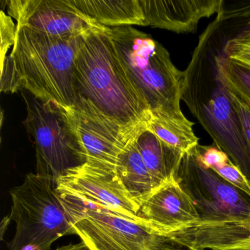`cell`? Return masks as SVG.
<instances>
[{
  "mask_svg": "<svg viewBox=\"0 0 250 250\" xmlns=\"http://www.w3.org/2000/svg\"><path fill=\"white\" fill-rule=\"evenodd\" d=\"M81 36L57 37L17 26L12 51L1 61V91L24 90L44 103L74 107Z\"/></svg>",
  "mask_w": 250,
  "mask_h": 250,
  "instance_id": "obj_3",
  "label": "cell"
},
{
  "mask_svg": "<svg viewBox=\"0 0 250 250\" xmlns=\"http://www.w3.org/2000/svg\"><path fill=\"white\" fill-rule=\"evenodd\" d=\"M17 35V25L12 18L6 16L4 11L0 15V53L1 61L8 56V50L14 46Z\"/></svg>",
  "mask_w": 250,
  "mask_h": 250,
  "instance_id": "obj_23",
  "label": "cell"
},
{
  "mask_svg": "<svg viewBox=\"0 0 250 250\" xmlns=\"http://www.w3.org/2000/svg\"><path fill=\"white\" fill-rule=\"evenodd\" d=\"M108 28L120 60L150 113L185 117L181 109L183 71L175 66L168 51L134 27Z\"/></svg>",
  "mask_w": 250,
  "mask_h": 250,
  "instance_id": "obj_4",
  "label": "cell"
},
{
  "mask_svg": "<svg viewBox=\"0 0 250 250\" xmlns=\"http://www.w3.org/2000/svg\"><path fill=\"white\" fill-rule=\"evenodd\" d=\"M138 216L164 236L200 222L194 203L177 180L165 183L151 194L140 206Z\"/></svg>",
  "mask_w": 250,
  "mask_h": 250,
  "instance_id": "obj_12",
  "label": "cell"
},
{
  "mask_svg": "<svg viewBox=\"0 0 250 250\" xmlns=\"http://www.w3.org/2000/svg\"><path fill=\"white\" fill-rule=\"evenodd\" d=\"M136 145L148 170L162 184L176 180L177 172L185 153L171 147L146 128L140 131Z\"/></svg>",
  "mask_w": 250,
  "mask_h": 250,
  "instance_id": "obj_16",
  "label": "cell"
},
{
  "mask_svg": "<svg viewBox=\"0 0 250 250\" xmlns=\"http://www.w3.org/2000/svg\"><path fill=\"white\" fill-rule=\"evenodd\" d=\"M194 124L186 117L175 118L159 113H150L147 128L164 143L184 152L191 150L199 144L193 131Z\"/></svg>",
  "mask_w": 250,
  "mask_h": 250,
  "instance_id": "obj_18",
  "label": "cell"
},
{
  "mask_svg": "<svg viewBox=\"0 0 250 250\" xmlns=\"http://www.w3.org/2000/svg\"><path fill=\"white\" fill-rule=\"evenodd\" d=\"M233 3H238V2H233ZM230 4H232V3H230ZM238 4H241V3H238ZM226 5H229V4H226ZM242 5H244V4H242ZM248 6H250V5H248Z\"/></svg>",
  "mask_w": 250,
  "mask_h": 250,
  "instance_id": "obj_26",
  "label": "cell"
},
{
  "mask_svg": "<svg viewBox=\"0 0 250 250\" xmlns=\"http://www.w3.org/2000/svg\"><path fill=\"white\" fill-rule=\"evenodd\" d=\"M186 250H196V249H192V248H186Z\"/></svg>",
  "mask_w": 250,
  "mask_h": 250,
  "instance_id": "obj_25",
  "label": "cell"
},
{
  "mask_svg": "<svg viewBox=\"0 0 250 250\" xmlns=\"http://www.w3.org/2000/svg\"><path fill=\"white\" fill-rule=\"evenodd\" d=\"M225 29L216 17L200 35L191 61L183 71L181 99L215 146L225 152L250 182V148L219 66Z\"/></svg>",
  "mask_w": 250,
  "mask_h": 250,
  "instance_id": "obj_1",
  "label": "cell"
},
{
  "mask_svg": "<svg viewBox=\"0 0 250 250\" xmlns=\"http://www.w3.org/2000/svg\"><path fill=\"white\" fill-rule=\"evenodd\" d=\"M21 93L27 105L24 124L36 149V173L57 180L84 165V150L65 108Z\"/></svg>",
  "mask_w": 250,
  "mask_h": 250,
  "instance_id": "obj_7",
  "label": "cell"
},
{
  "mask_svg": "<svg viewBox=\"0 0 250 250\" xmlns=\"http://www.w3.org/2000/svg\"><path fill=\"white\" fill-rule=\"evenodd\" d=\"M10 194L9 217L16 223L15 235L8 244L10 250L27 245L51 250L52 244L61 237L75 234L57 189L56 180L29 173Z\"/></svg>",
  "mask_w": 250,
  "mask_h": 250,
  "instance_id": "obj_5",
  "label": "cell"
},
{
  "mask_svg": "<svg viewBox=\"0 0 250 250\" xmlns=\"http://www.w3.org/2000/svg\"><path fill=\"white\" fill-rule=\"evenodd\" d=\"M84 15L104 27L145 26L140 0H71Z\"/></svg>",
  "mask_w": 250,
  "mask_h": 250,
  "instance_id": "obj_17",
  "label": "cell"
},
{
  "mask_svg": "<svg viewBox=\"0 0 250 250\" xmlns=\"http://www.w3.org/2000/svg\"><path fill=\"white\" fill-rule=\"evenodd\" d=\"M222 24L225 29V40L218 57L222 77L228 87L250 102V68L227 58L223 49L228 37V32L224 22Z\"/></svg>",
  "mask_w": 250,
  "mask_h": 250,
  "instance_id": "obj_21",
  "label": "cell"
},
{
  "mask_svg": "<svg viewBox=\"0 0 250 250\" xmlns=\"http://www.w3.org/2000/svg\"><path fill=\"white\" fill-rule=\"evenodd\" d=\"M135 139L130 141L120 153L115 172L130 197L140 207L164 184L154 178L147 169Z\"/></svg>",
  "mask_w": 250,
  "mask_h": 250,
  "instance_id": "obj_15",
  "label": "cell"
},
{
  "mask_svg": "<svg viewBox=\"0 0 250 250\" xmlns=\"http://www.w3.org/2000/svg\"><path fill=\"white\" fill-rule=\"evenodd\" d=\"M176 180L194 203L200 216L198 224L250 217V197L204 166L196 147L184 154Z\"/></svg>",
  "mask_w": 250,
  "mask_h": 250,
  "instance_id": "obj_8",
  "label": "cell"
},
{
  "mask_svg": "<svg viewBox=\"0 0 250 250\" xmlns=\"http://www.w3.org/2000/svg\"><path fill=\"white\" fill-rule=\"evenodd\" d=\"M56 184L59 192L100 205L121 216L146 225L138 216L140 206L130 197L116 172L84 164L65 172L56 180Z\"/></svg>",
  "mask_w": 250,
  "mask_h": 250,
  "instance_id": "obj_9",
  "label": "cell"
},
{
  "mask_svg": "<svg viewBox=\"0 0 250 250\" xmlns=\"http://www.w3.org/2000/svg\"><path fill=\"white\" fill-rule=\"evenodd\" d=\"M55 250H90L88 247L81 241L79 244H68V245L62 246V247H58Z\"/></svg>",
  "mask_w": 250,
  "mask_h": 250,
  "instance_id": "obj_24",
  "label": "cell"
},
{
  "mask_svg": "<svg viewBox=\"0 0 250 250\" xmlns=\"http://www.w3.org/2000/svg\"><path fill=\"white\" fill-rule=\"evenodd\" d=\"M59 193L75 235L90 250H181L144 224L100 205Z\"/></svg>",
  "mask_w": 250,
  "mask_h": 250,
  "instance_id": "obj_6",
  "label": "cell"
},
{
  "mask_svg": "<svg viewBox=\"0 0 250 250\" xmlns=\"http://www.w3.org/2000/svg\"><path fill=\"white\" fill-rule=\"evenodd\" d=\"M197 157L204 166L216 172L222 178L250 197V182L229 156L216 146H196Z\"/></svg>",
  "mask_w": 250,
  "mask_h": 250,
  "instance_id": "obj_19",
  "label": "cell"
},
{
  "mask_svg": "<svg viewBox=\"0 0 250 250\" xmlns=\"http://www.w3.org/2000/svg\"><path fill=\"white\" fill-rule=\"evenodd\" d=\"M177 245L199 250H250V217L197 224L165 235Z\"/></svg>",
  "mask_w": 250,
  "mask_h": 250,
  "instance_id": "obj_14",
  "label": "cell"
},
{
  "mask_svg": "<svg viewBox=\"0 0 250 250\" xmlns=\"http://www.w3.org/2000/svg\"><path fill=\"white\" fill-rule=\"evenodd\" d=\"M145 26L176 33H195L203 18L218 13L224 0H140Z\"/></svg>",
  "mask_w": 250,
  "mask_h": 250,
  "instance_id": "obj_13",
  "label": "cell"
},
{
  "mask_svg": "<svg viewBox=\"0 0 250 250\" xmlns=\"http://www.w3.org/2000/svg\"><path fill=\"white\" fill-rule=\"evenodd\" d=\"M228 32L224 46L227 58L250 68V22L230 14H217Z\"/></svg>",
  "mask_w": 250,
  "mask_h": 250,
  "instance_id": "obj_20",
  "label": "cell"
},
{
  "mask_svg": "<svg viewBox=\"0 0 250 250\" xmlns=\"http://www.w3.org/2000/svg\"><path fill=\"white\" fill-rule=\"evenodd\" d=\"M76 104L123 128L147 126L150 110L121 62L104 26L82 35L75 63Z\"/></svg>",
  "mask_w": 250,
  "mask_h": 250,
  "instance_id": "obj_2",
  "label": "cell"
},
{
  "mask_svg": "<svg viewBox=\"0 0 250 250\" xmlns=\"http://www.w3.org/2000/svg\"><path fill=\"white\" fill-rule=\"evenodd\" d=\"M226 86L229 97L238 112L246 141L250 148V102L227 84Z\"/></svg>",
  "mask_w": 250,
  "mask_h": 250,
  "instance_id": "obj_22",
  "label": "cell"
},
{
  "mask_svg": "<svg viewBox=\"0 0 250 250\" xmlns=\"http://www.w3.org/2000/svg\"><path fill=\"white\" fill-rule=\"evenodd\" d=\"M8 16L17 27H27L57 37H74L101 27L71 0H9Z\"/></svg>",
  "mask_w": 250,
  "mask_h": 250,
  "instance_id": "obj_10",
  "label": "cell"
},
{
  "mask_svg": "<svg viewBox=\"0 0 250 250\" xmlns=\"http://www.w3.org/2000/svg\"><path fill=\"white\" fill-rule=\"evenodd\" d=\"M65 109L84 150L85 164L108 172H115L120 153L146 128H123L109 120L74 107Z\"/></svg>",
  "mask_w": 250,
  "mask_h": 250,
  "instance_id": "obj_11",
  "label": "cell"
}]
</instances>
